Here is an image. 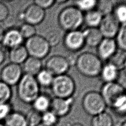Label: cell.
<instances>
[{
	"mask_svg": "<svg viewBox=\"0 0 126 126\" xmlns=\"http://www.w3.org/2000/svg\"><path fill=\"white\" fill-rule=\"evenodd\" d=\"M120 70L114 64L107 62L103 64L99 76L104 83L117 82L120 76Z\"/></svg>",
	"mask_w": 126,
	"mask_h": 126,
	"instance_id": "16",
	"label": "cell"
},
{
	"mask_svg": "<svg viewBox=\"0 0 126 126\" xmlns=\"http://www.w3.org/2000/svg\"><path fill=\"white\" fill-rule=\"evenodd\" d=\"M58 23L66 32L78 30L84 24V13L74 5L66 6L59 13Z\"/></svg>",
	"mask_w": 126,
	"mask_h": 126,
	"instance_id": "2",
	"label": "cell"
},
{
	"mask_svg": "<svg viewBox=\"0 0 126 126\" xmlns=\"http://www.w3.org/2000/svg\"><path fill=\"white\" fill-rule=\"evenodd\" d=\"M26 117L28 126H37L41 123V114L33 109L28 112Z\"/></svg>",
	"mask_w": 126,
	"mask_h": 126,
	"instance_id": "33",
	"label": "cell"
},
{
	"mask_svg": "<svg viewBox=\"0 0 126 126\" xmlns=\"http://www.w3.org/2000/svg\"><path fill=\"white\" fill-rule=\"evenodd\" d=\"M13 111V106L10 102L0 104V122H4Z\"/></svg>",
	"mask_w": 126,
	"mask_h": 126,
	"instance_id": "35",
	"label": "cell"
},
{
	"mask_svg": "<svg viewBox=\"0 0 126 126\" xmlns=\"http://www.w3.org/2000/svg\"><path fill=\"white\" fill-rule=\"evenodd\" d=\"M0 126H5L4 124V123H3L1 122H0Z\"/></svg>",
	"mask_w": 126,
	"mask_h": 126,
	"instance_id": "44",
	"label": "cell"
},
{
	"mask_svg": "<svg viewBox=\"0 0 126 126\" xmlns=\"http://www.w3.org/2000/svg\"><path fill=\"white\" fill-rule=\"evenodd\" d=\"M56 2V1L54 0H35L33 1L34 4L44 10L51 8Z\"/></svg>",
	"mask_w": 126,
	"mask_h": 126,
	"instance_id": "36",
	"label": "cell"
},
{
	"mask_svg": "<svg viewBox=\"0 0 126 126\" xmlns=\"http://www.w3.org/2000/svg\"><path fill=\"white\" fill-rule=\"evenodd\" d=\"M16 89L19 99L24 103L32 104L40 94V86L35 77L24 74L18 83Z\"/></svg>",
	"mask_w": 126,
	"mask_h": 126,
	"instance_id": "3",
	"label": "cell"
},
{
	"mask_svg": "<svg viewBox=\"0 0 126 126\" xmlns=\"http://www.w3.org/2000/svg\"><path fill=\"white\" fill-rule=\"evenodd\" d=\"M52 99L48 94L40 93L32 103V109L42 114L50 110Z\"/></svg>",
	"mask_w": 126,
	"mask_h": 126,
	"instance_id": "20",
	"label": "cell"
},
{
	"mask_svg": "<svg viewBox=\"0 0 126 126\" xmlns=\"http://www.w3.org/2000/svg\"><path fill=\"white\" fill-rule=\"evenodd\" d=\"M28 57V52L23 45L9 49L8 59L11 63L20 65L24 63Z\"/></svg>",
	"mask_w": 126,
	"mask_h": 126,
	"instance_id": "19",
	"label": "cell"
},
{
	"mask_svg": "<svg viewBox=\"0 0 126 126\" xmlns=\"http://www.w3.org/2000/svg\"><path fill=\"white\" fill-rule=\"evenodd\" d=\"M24 46L29 56L41 60L49 55L51 48L43 35L38 34L27 39Z\"/></svg>",
	"mask_w": 126,
	"mask_h": 126,
	"instance_id": "6",
	"label": "cell"
},
{
	"mask_svg": "<svg viewBox=\"0 0 126 126\" xmlns=\"http://www.w3.org/2000/svg\"><path fill=\"white\" fill-rule=\"evenodd\" d=\"M122 69L123 70L125 74H126V59L125 60V61L123 63V66H122Z\"/></svg>",
	"mask_w": 126,
	"mask_h": 126,
	"instance_id": "40",
	"label": "cell"
},
{
	"mask_svg": "<svg viewBox=\"0 0 126 126\" xmlns=\"http://www.w3.org/2000/svg\"><path fill=\"white\" fill-rule=\"evenodd\" d=\"M83 31L85 46L96 48L104 38L98 28L87 27Z\"/></svg>",
	"mask_w": 126,
	"mask_h": 126,
	"instance_id": "17",
	"label": "cell"
},
{
	"mask_svg": "<svg viewBox=\"0 0 126 126\" xmlns=\"http://www.w3.org/2000/svg\"><path fill=\"white\" fill-rule=\"evenodd\" d=\"M50 88L55 97L68 98L73 97L76 84L71 76L65 74L55 76Z\"/></svg>",
	"mask_w": 126,
	"mask_h": 126,
	"instance_id": "4",
	"label": "cell"
},
{
	"mask_svg": "<svg viewBox=\"0 0 126 126\" xmlns=\"http://www.w3.org/2000/svg\"><path fill=\"white\" fill-rule=\"evenodd\" d=\"M23 71L24 74L35 77L42 69V63L41 60L29 56L23 63Z\"/></svg>",
	"mask_w": 126,
	"mask_h": 126,
	"instance_id": "18",
	"label": "cell"
},
{
	"mask_svg": "<svg viewBox=\"0 0 126 126\" xmlns=\"http://www.w3.org/2000/svg\"><path fill=\"white\" fill-rule=\"evenodd\" d=\"M71 126H84L83 124L79 123H75L73 124Z\"/></svg>",
	"mask_w": 126,
	"mask_h": 126,
	"instance_id": "41",
	"label": "cell"
},
{
	"mask_svg": "<svg viewBox=\"0 0 126 126\" xmlns=\"http://www.w3.org/2000/svg\"><path fill=\"white\" fill-rule=\"evenodd\" d=\"M54 77L48 70L45 68H42L35 76V78L40 87L50 88Z\"/></svg>",
	"mask_w": 126,
	"mask_h": 126,
	"instance_id": "26",
	"label": "cell"
},
{
	"mask_svg": "<svg viewBox=\"0 0 126 126\" xmlns=\"http://www.w3.org/2000/svg\"><path fill=\"white\" fill-rule=\"evenodd\" d=\"M96 48L97 55L102 61H108L119 49L115 39L108 38H103Z\"/></svg>",
	"mask_w": 126,
	"mask_h": 126,
	"instance_id": "12",
	"label": "cell"
},
{
	"mask_svg": "<svg viewBox=\"0 0 126 126\" xmlns=\"http://www.w3.org/2000/svg\"><path fill=\"white\" fill-rule=\"evenodd\" d=\"M12 96L11 87L0 80V104L9 102Z\"/></svg>",
	"mask_w": 126,
	"mask_h": 126,
	"instance_id": "29",
	"label": "cell"
},
{
	"mask_svg": "<svg viewBox=\"0 0 126 126\" xmlns=\"http://www.w3.org/2000/svg\"><path fill=\"white\" fill-rule=\"evenodd\" d=\"M112 14L121 25L126 24V1L115 3Z\"/></svg>",
	"mask_w": 126,
	"mask_h": 126,
	"instance_id": "24",
	"label": "cell"
},
{
	"mask_svg": "<svg viewBox=\"0 0 126 126\" xmlns=\"http://www.w3.org/2000/svg\"><path fill=\"white\" fill-rule=\"evenodd\" d=\"M114 121L111 115L106 111L92 117L91 126H113Z\"/></svg>",
	"mask_w": 126,
	"mask_h": 126,
	"instance_id": "23",
	"label": "cell"
},
{
	"mask_svg": "<svg viewBox=\"0 0 126 126\" xmlns=\"http://www.w3.org/2000/svg\"><path fill=\"white\" fill-rule=\"evenodd\" d=\"M84 111L92 117L105 111L106 104L99 92L91 91L86 93L82 100Z\"/></svg>",
	"mask_w": 126,
	"mask_h": 126,
	"instance_id": "5",
	"label": "cell"
},
{
	"mask_svg": "<svg viewBox=\"0 0 126 126\" xmlns=\"http://www.w3.org/2000/svg\"><path fill=\"white\" fill-rule=\"evenodd\" d=\"M24 40L18 29L12 28L5 32L1 43L4 47L10 49L23 45Z\"/></svg>",
	"mask_w": 126,
	"mask_h": 126,
	"instance_id": "15",
	"label": "cell"
},
{
	"mask_svg": "<svg viewBox=\"0 0 126 126\" xmlns=\"http://www.w3.org/2000/svg\"><path fill=\"white\" fill-rule=\"evenodd\" d=\"M114 4L115 2L111 0H97L95 9L104 16L112 13Z\"/></svg>",
	"mask_w": 126,
	"mask_h": 126,
	"instance_id": "27",
	"label": "cell"
},
{
	"mask_svg": "<svg viewBox=\"0 0 126 126\" xmlns=\"http://www.w3.org/2000/svg\"><path fill=\"white\" fill-rule=\"evenodd\" d=\"M23 74L21 65L10 63L1 68L0 80L11 87L18 84Z\"/></svg>",
	"mask_w": 126,
	"mask_h": 126,
	"instance_id": "9",
	"label": "cell"
},
{
	"mask_svg": "<svg viewBox=\"0 0 126 126\" xmlns=\"http://www.w3.org/2000/svg\"><path fill=\"white\" fill-rule=\"evenodd\" d=\"M63 42L65 48L71 53L80 51L85 46L83 31L79 30L66 32L63 36Z\"/></svg>",
	"mask_w": 126,
	"mask_h": 126,
	"instance_id": "8",
	"label": "cell"
},
{
	"mask_svg": "<svg viewBox=\"0 0 126 126\" xmlns=\"http://www.w3.org/2000/svg\"><path fill=\"white\" fill-rule=\"evenodd\" d=\"M6 60V54L4 50L0 47V65H1Z\"/></svg>",
	"mask_w": 126,
	"mask_h": 126,
	"instance_id": "38",
	"label": "cell"
},
{
	"mask_svg": "<svg viewBox=\"0 0 126 126\" xmlns=\"http://www.w3.org/2000/svg\"><path fill=\"white\" fill-rule=\"evenodd\" d=\"M3 123L5 126H28L26 115L19 111H13Z\"/></svg>",
	"mask_w": 126,
	"mask_h": 126,
	"instance_id": "22",
	"label": "cell"
},
{
	"mask_svg": "<svg viewBox=\"0 0 126 126\" xmlns=\"http://www.w3.org/2000/svg\"><path fill=\"white\" fill-rule=\"evenodd\" d=\"M120 126H126V120H125L123 123L121 124Z\"/></svg>",
	"mask_w": 126,
	"mask_h": 126,
	"instance_id": "42",
	"label": "cell"
},
{
	"mask_svg": "<svg viewBox=\"0 0 126 126\" xmlns=\"http://www.w3.org/2000/svg\"><path fill=\"white\" fill-rule=\"evenodd\" d=\"M5 30L4 28L0 25V43H1L2 40L3 39L4 33H5Z\"/></svg>",
	"mask_w": 126,
	"mask_h": 126,
	"instance_id": "39",
	"label": "cell"
},
{
	"mask_svg": "<svg viewBox=\"0 0 126 126\" xmlns=\"http://www.w3.org/2000/svg\"><path fill=\"white\" fill-rule=\"evenodd\" d=\"M59 118L53 112L49 110L41 114V123L48 126H57Z\"/></svg>",
	"mask_w": 126,
	"mask_h": 126,
	"instance_id": "30",
	"label": "cell"
},
{
	"mask_svg": "<svg viewBox=\"0 0 126 126\" xmlns=\"http://www.w3.org/2000/svg\"><path fill=\"white\" fill-rule=\"evenodd\" d=\"M21 35L23 38L26 40L36 34V29L34 26L24 23L18 28Z\"/></svg>",
	"mask_w": 126,
	"mask_h": 126,
	"instance_id": "32",
	"label": "cell"
},
{
	"mask_svg": "<svg viewBox=\"0 0 126 126\" xmlns=\"http://www.w3.org/2000/svg\"></svg>",
	"mask_w": 126,
	"mask_h": 126,
	"instance_id": "46",
	"label": "cell"
},
{
	"mask_svg": "<svg viewBox=\"0 0 126 126\" xmlns=\"http://www.w3.org/2000/svg\"><path fill=\"white\" fill-rule=\"evenodd\" d=\"M103 64L102 61L97 55L86 52L77 56L74 65L83 76L94 78L99 76Z\"/></svg>",
	"mask_w": 126,
	"mask_h": 126,
	"instance_id": "1",
	"label": "cell"
},
{
	"mask_svg": "<svg viewBox=\"0 0 126 126\" xmlns=\"http://www.w3.org/2000/svg\"><path fill=\"white\" fill-rule=\"evenodd\" d=\"M37 126H46V125H44V124H43L42 123H40V124H39Z\"/></svg>",
	"mask_w": 126,
	"mask_h": 126,
	"instance_id": "43",
	"label": "cell"
},
{
	"mask_svg": "<svg viewBox=\"0 0 126 126\" xmlns=\"http://www.w3.org/2000/svg\"><path fill=\"white\" fill-rule=\"evenodd\" d=\"M96 1L97 0H75L73 5L84 13L94 9Z\"/></svg>",
	"mask_w": 126,
	"mask_h": 126,
	"instance_id": "28",
	"label": "cell"
},
{
	"mask_svg": "<svg viewBox=\"0 0 126 126\" xmlns=\"http://www.w3.org/2000/svg\"><path fill=\"white\" fill-rule=\"evenodd\" d=\"M43 36L45 38L50 47H53L57 46L63 40V35L59 29L52 28L46 31Z\"/></svg>",
	"mask_w": 126,
	"mask_h": 126,
	"instance_id": "25",
	"label": "cell"
},
{
	"mask_svg": "<svg viewBox=\"0 0 126 126\" xmlns=\"http://www.w3.org/2000/svg\"></svg>",
	"mask_w": 126,
	"mask_h": 126,
	"instance_id": "45",
	"label": "cell"
},
{
	"mask_svg": "<svg viewBox=\"0 0 126 126\" xmlns=\"http://www.w3.org/2000/svg\"><path fill=\"white\" fill-rule=\"evenodd\" d=\"M9 16V9L8 6L0 1V22H4Z\"/></svg>",
	"mask_w": 126,
	"mask_h": 126,
	"instance_id": "37",
	"label": "cell"
},
{
	"mask_svg": "<svg viewBox=\"0 0 126 126\" xmlns=\"http://www.w3.org/2000/svg\"><path fill=\"white\" fill-rule=\"evenodd\" d=\"M111 109L118 115H126V94L115 102Z\"/></svg>",
	"mask_w": 126,
	"mask_h": 126,
	"instance_id": "34",
	"label": "cell"
},
{
	"mask_svg": "<svg viewBox=\"0 0 126 126\" xmlns=\"http://www.w3.org/2000/svg\"><path fill=\"white\" fill-rule=\"evenodd\" d=\"M115 39L118 49L122 52H126V24L121 26Z\"/></svg>",
	"mask_w": 126,
	"mask_h": 126,
	"instance_id": "31",
	"label": "cell"
},
{
	"mask_svg": "<svg viewBox=\"0 0 126 126\" xmlns=\"http://www.w3.org/2000/svg\"><path fill=\"white\" fill-rule=\"evenodd\" d=\"M23 11L24 21L34 26L41 24L45 18V10L34 3L29 4Z\"/></svg>",
	"mask_w": 126,
	"mask_h": 126,
	"instance_id": "13",
	"label": "cell"
},
{
	"mask_svg": "<svg viewBox=\"0 0 126 126\" xmlns=\"http://www.w3.org/2000/svg\"><path fill=\"white\" fill-rule=\"evenodd\" d=\"M121 25L111 14L104 16L98 27L104 38H115Z\"/></svg>",
	"mask_w": 126,
	"mask_h": 126,
	"instance_id": "11",
	"label": "cell"
},
{
	"mask_svg": "<svg viewBox=\"0 0 126 126\" xmlns=\"http://www.w3.org/2000/svg\"><path fill=\"white\" fill-rule=\"evenodd\" d=\"M70 67L66 57L59 55L51 56L45 64V68L54 76L67 74Z\"/></svg>",
	"mask_w": 126,
	"mask_h": 126,
	"instance_id": "10",
	"label": "cell"
},
{
	"mask_svg": "<svg viewBox=\"0 0 126 126\" xmlns=\"http://www.w3.org/2000/svg\"><path fill=\"white\" fill-rule=\"evenodd\" d=\"M74 102L73 97L68 98L54 97L52 99L50 110L59 118L64 117L70 112Z\"/></svg>",
	"mask_w": 126,
	"mask_h": 126,
	"instance_id": "14",
	"label": "cell"
},
{
	"mask_svg": "<svg viewBox=\"0 0 126 126\" xmlns=\"http://www.w3.org/2000/svg\"><path fill=\"white\" fill-rule=\"evenodd\" d=\"M107 107H111L116 102L126 94V89L117 82L104 83L99 92Z\"/></svg>",
	"mask_w": 126,
	"mask_h": 126,
	"instance_id": "7",
	"label": "cell"
},
{
	"mask_svg": "<svg viewBox=\"0 0 126 126\" xmlns=\"http://www.w3.org/2000/svg\"><path fill=\"white\" fill-rule=\"evenodd\" d=\"M103 17L96 9H93L84 13V24L88 28H98Z\"/></svg>",
	"mask_w": 126,
	"mask_h": 126,
	"instance_id": "21",
	"label": "cell"
}]
</instances>
